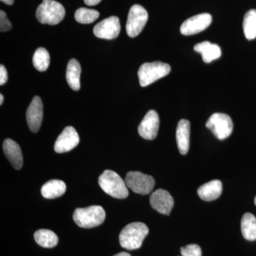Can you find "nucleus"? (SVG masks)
Instances as JSON below:
<instances>
[{
	"label": "nucleus",
	"instance_id": "412c9836",
	"mask_svg": "<svg viewBox=\"0 0 256 256\" xmlns=\"http://www.w3.org/2000/svg\"><path fill=\"white\" fill-rule=\"evenodd\" d=\"M242 236L248 240H256V218L250 213H246L242 220Z\"/></svg>",
	"mask_w": 256,
	"mask_h": 256
},
{
	"label": "nucleus",
	"instance_id": "2f4dec72",
	"mask_svg": "<svg viewBox=\"0 0 256 256\" xmlns=\"http://www.w3.org/2000/svg\"><path fill=\"white\" fill-rule=\"evenodd\" d=\"M3 101H4V96L2 94H0V105H2Z\"/></svg>",
	"mask_w": 256,
	"mask_h": 256
},
{
	"label": "nucleus",
	"instance_id": "9b49d317",
	"mask_svg": "<svg viewBox=\"0 0 256 256\" xmlns=\"http://www.w3.org/2000/svg\"><path fill=\"white\" fill-rule=\"evenodd\" d=\"M150 202L153 210L164 215H170L174 205L173 197L169 192L162 188H160L152 194Z\"/></svg>",
	"mask_w": 256,
	"mask_h": 256
},
{
	"label": "nucleus",
	"instance_id": "1a4fd4ad",
	"mask_svg": "<svg viewBox=\"0 0 256 256\" xmlns=\"http://www.w3.org/2000/svg\"><path fill=\"white\" fill-rule=\"evenodd\" d=\"M212 22V15L208 13L195 15L184 22L180 32L185 36L196 34L208 28Z\"/></svg>",
	"mask_w": 256,
	"mask_h": 256
},
{
	"label": "nucleus",
	"instance_id": "0eeeda50",
	"mask_svg": "<svg viewBox=\"0 0 256 256\" xmlns=\"http://www.w3.org/2000/svg\"><path fill=\"white\" fill-rule=\"evenodd\" d=\"M206 126L220 140L228 138L233 132V121L230 116L220 112L212 114L207 120Z\"/></svg>",
	"mask_w": 256,
	"mask_h": 256
},
{
	"label": "nucleus",
	"instance_id": "a211bd4d",
	"mask_svg": "<svg viewBox=\"0 0 256 256\" xmlns=\"http://www.w3.org/2000/svg\"><path fill=\"white\" fill-rule=\"evenodd\" d=\"M195 52L201 54L202 60L205 63H210L213 60H218L222 56V50L218 45L206 41L197 44L194 47Z\"/></svg>",
	"mask_w": 256,
	"mask_h": 256
},
{
	"label": "nucleus",
	"instance_id": "ddd939ff",
	"mask_svg": "<svg viewBox=\"0 0 256 256\" xmlns=\"http://www.w3.org/2000/svg\"><path fill=\"white\" fill-rule=\"evenodd\" d=\"M79 141L80 139L78 134L75 128L68 126L57 138L54 144V150L57 153L67 152L78 146Z\"/></svg>",
	"mask_w": 256,
	"mask_h": 256
},
{
	"label": "nucleus",
	"instance_id": "f257e3e1",
	"mask_svg": "<svg viewBox=\"0 0 256 256\" xmlns=\"http://www.w3.org/2000/svg\"><path fill=\"white\" fill-rule=\"evenodd\" d=\"M149 234V228L142 222H133L128 224L119 235L121 246L127 250H136L142 246L144 239Z\"/></svg>",
	"mask_w": 256,
	"mask_h": 256
},
{
	"label": "nucleus",
	"instance_id": "f03ea898",
	"mask_svg": "<svg viewBox=\"0 0 256 256\" xmlns=\"http://www.w3.org/2000/svg\"><path fill=\"white\" fill-rule=\"evenodd\" d=\"M98 184L100 188L107 194L114 198L122 200L127 198L129 195L126 182L122 180L118 174L112 170L104 171L99 176Z\"/></svg>",
	"mask_w": 256,
	"mask_h": 256
},
{
	"label": "nucleus",
	"instance_id": "6ab92c4d",
	"mask_svg": "<svg viewBox=\"0 0 256 256\" xmlns=\"http://www.w3.org/2000/svg\"><path fill=\"white\" fill-rule=\"evenodd\" d=\"M66 191V185L62 180H53L47 182L42 188V194L45 198H58Z\"/></svg>",
	"mask_w": 256,
	"mask_h": 256
},
{
	"label": "nucleus",
	"instance_id": "c756f323",
	"mask_svg": "<svg viewBox=\"0 0 256 256\" xmlns=\"http://www.w3.org/2000/svg\"><path fill=\"white\" fill-rule=\"evenodd\" d=\"M1 2H4V4H8V5H12L14 4V0H1Z\"/></svg>",
	"mask_w": 256,
	"mask_h": 256
},
{
	"label": "nucleus",
	"instance_id": "c85d7f7f",
	"mask_svg": "<svg viewBox=\"0 0 256 256\" xmlns=\"http://www.w3.org/2000/svg\"><path fill=\"white\" fill-rule=\"evenodd\" d=\"M102 0H84V2L88 6H95L100 2Z\"/></svg>",
	"mask_w": 256,
	"mask_h": 256
},
{
	"label": "nucleus",
	"instance_id": "5701e85b",
	"mask_svg": "<svg viewBox=\"0 0 256 256\" xmlns=\"http://www.w3.org/2000/svg\"><path fill=\"white\" fill-rule=\"evenodd\" d=\"M244 34L248 40L256 38V10L248 11L242 22Z\"/></svg>",
	"mask_w": 256,
	"mask_h": 256
},
{
	"label": "nucleus",
	"instance_id": "4468645a",
	"mask_svg": "<svg viewBox=\"0 0 256 256\" xmlns=\"http://www.w3.org/2000/svg\"><path fill=\"white\" fill-rule=\"evenodd\" d=\"M43 104L38 96H35L26 111V120L30 130L37 132L41 128L43 120Z\"/></svg>",
	"mask_w": 256,
	"mask_h": 256
},
{
	"label": "nucleus",
	"instance_id": "4be33fe9",
	"mask_svg": "<svg viewBox=\"0 0 256 256\" xmlns=\"http://www.w3.org/2000/svg\"><path fill=\"white\" fill-rule=\"evenodd\" d=\"M34 236L36 244L43 248H50L58 244V238L56 234L48 229H40L37 230Z\"/></svg>",
	"mask_w": 256,
	"mask_h": 256
},
{
	"label": "nucleus",
	"instance_id": "cd10ccee",
	"mask_svg": "<svg viewBox=\"0 0 256 256\" xmlns=\"http://www.w3.org/2000/svg\"><path fill=\"white\" fill-rule=\"evenodd\" d=\"M8 70H6L4 66H3L2 64V65L0 66V85H4V84L8 82Z\"/></svg>",
	"mask_w": 256,
	"mask_h": 256
},
{
	"label": "nucleus",
	"instance_id": "473e14b6",
	"mask_svg": "<svg viewBox=\"0 0 256 256\" xmlns=\"http://www.w3.org/2000/svg\"><path fill=\"white\" fill-rule=\"evenodd\" d=\"M254 202H255V204L256 206V196L255 197V200H254Z\"/></svg>",
	"mask_w": 256,
	"mask_h": 256
},
{
	"label": "nucleus",
	"instance_id": "aec40b11",
	"mask_svg": "<svg viewBox=\"0 0 256 256\" xmlns=\"http://www.w3.org/2000/svg\"><path fill=\"white\" fill-rule=\"evenodd\" d=\"M82 73V68L78 60L73 58L69 60L66 69V80L69 86L74 90H80V76Z\"/></svg>",
	"mask_w": 256,
	"mask_h": 256
},
{
	"label": "nucleus",
	"instance_id": "423d86ee",
	"mask_svg": "<svg viewBox=\"0 0 256 256\" xmlns=\"http://www.w3.org/2000/svg\"><path fill=\"white\" fill-rule=\"evenodd\" d=\"M124 182L128 188H130L134 193L142 195L150 193L156 184V180L150 175L143 174L137 171L128 172Z\"/></svg>",
	"mask_w": 256,
	"mask_h": 256
},
{
	"label": "nucleus",
	"instance_id": "f3484780",
	"mask_svg": "<svg viewBox=\"0 0 256 256\" xmlns=\"http://www.w3.org/2000/svg\"><path fill=\"white\" fill-rule=\"evenodd\" d=\"M223 186L220 180H212L200 186L197 190L198 196L204 201L212 202L222 195Z\"/></svg>",
	"mask_w": 256,
	"mask_h": 256
},
{
	"label": "nucleus",
	"instance_id": "39448f33",
	"mask_svg": "<svg viewBox=\"0 0 256 256\" xmlns=\"http://www.w3.org/2000/svg\"><path fill=\"white\" fill-rule=\"evenodd\" d=\"M171 72L169 64L161 62L142 64L138 70L140 84L141 86L146 87L159 79L166 76Z\"/></svg>",
	"mask_w": 256,
	"mask_h": 256
},
{
	"label": "nucleus",
	"instance_id": "2eb2a0df",
	"mask_svg": "<svg viewBox=\"0 0 256 256\" xmlns=\"http://www.w3.org/2000/svg\"><path fill=\"white\" fill-rule=\"evenodd\" d=\"M3 151L13 168L20 170L22 168L23 156L20 146L11 139H6L3 142Z\"/></svg>",
	"mask_w": 256,
	"mask_h": 256
},
{
	"label": "nucleus",
	"instance_id": "20e7f679",
	"mask_svg": "<svg viewBox=\"0 0 256 256\" xmlns=\"http://www.w3.org/2000/svg\"><path fill=\"white\" fill-rule=\"evenodd\" d=\"M65 15L63 5L54 0H43L36 12L37 20L43 24H58Z\"/></svg>",
	"mask_w": 256,
	"mask_h": 256
},
{
	"label": "nucleus",
	"instance_id": "6e6552de",
	"mask_svg": "<svg viewBox=\"0 0 256 256\" xmlns=\"http://www.w3.org/2000/svg\"><path fill=\"white\" fill-rule=\"evenodd\" d=\"M148 20V13L143 6L133 5L128 14L126 32L128 36L134 38L142 32Z\"/></svg>",
	"mask_w": 256,
	"mask_h": 256
},
{
	"label": "nucleus",
	"instance_id": "f8f14e48",
	"mask_svg": "<svg viewBox=\"0 0 256 256\" xmlns=\"http://www.w3.org/2000/svg\"><path fill=\"white\" fill-rule=\"evenodd\" d=\"M160 127V118L156 110L148 112L138 126V133L144 139L152 140L156 139Z\"/></svg>",
	"mask_w": 256,
	"mask_h": 256
},
{
	"label": "nucleus",
	"instance_id": "7ed1b4c3",
	"mask_svg": "<svg viewBox=\"0 0 256 256\" xmlns=\"http://www.w3.org/2000/svg\"><path fill=\"white\" fill-rule=\"evenodd\" d=\"M106 212L100 206H90L76 208L74 213V220L80 228H92L98 226L106 220Z\"/></svg>",
	"mask_w": 256,
	"mask_h": 256
},
{
	"label": "nucleus",
	"instance_id": "a878e982",
	"mask_svg": "<svg viewBox=\"0 0 256 256\" xmlns=\"http://www.w3.org/2000/svg\"><path fill=\"white\" fill-rule=\"evenodd\" d=\"M182 256H202L201 248L196 244H190L181 248Z\"/></svg>",
	"mask_w": 256,
	"mask_h": 256
},
{
	"label": "nucleus",
	"instance_id": "393cba45",
	"mask_svg": "<svg viewBox=\"0 0 256 256\" xmlns=\"http://www.w3.org/2000/svg\"><path fill=\"white\" fill-rule=\"evenodd\" d=\"M100 16V13L97 10L87 9V8H79L75 13V18L78 23L92 24L95 22Z\"/></svg>",
	"mask_w": 256,
	"mask_h": 256
},
{
	"label": "nucleus",
	"instance_id": "9d476101",
	"mask_svg": "<svg viewBox=\"0 0 256 256\" xmlns=\"http://www.w3.org/2000/svg\"><path fill=\"white\" fill-rule=\"evenodd\" d=\"M120 28L118 18L112 16L97 24L94 26V33L98 38L114 40L118 36Z\"/></svg>",
	"mask_w": 256,
	"mask_h": 256
},
{
	"label": "nucleus",
	"instance_id": "7c9ffc66",
	"mask_svg": "<svg viewBox=\"0 0 256 256\" xmlns=\"http://www.w3.org/2000/svg\"><path fill=\"white\" fill-rule=\"evenodd\" d=\"M114 256H131L130 254H128V252H121L118 254H116Z\"/></svg>",
	"mask_w": 256,
	"mask_h": 256
},
{
	"label": "nucleus",
	"instance_id": "b1692460",
	"mask_svg": "<svg viewBox=\"0 0 256 256\" xmlns=\"http://www.w3.org/2000/svg\"><path fill=\"white\" fill-rule=\"evenodd\" d=\"M50 64V55L43 47L37 48L33 56V65L38 72H45Z\"/></svg>",
	"mask_w": 256,
	"mask_h": 256
},
{
	"label": "nucleus",
	"instance_id": "dca6fc26",
	"mask_svg": "<svg viewBox=\"0 0 256 256\" xmlns=\"http://www.w3.org/2000/svg\"><path fill=\"white\" fill-rule=\"evenodd\" d=\"M176 140L180 152L184 156L188 154L190 144V122L188 120L182 119L178 122Z\"/></svg>",
	"mask_w": 256,
	"mask_h": 256
},
{
	"label": "nucleus",
	"instance_id": "bb28decb",
	"mask_svg": "<svg viewBox=\"0 0 256 256\" xmlns=\"http://www.w3.org/2000/svg\"><path fill=\"white\" fill-rule=\"evenodd\" d=\"M12 28V24L6 16V13L1 10L0 11V31L5 32L10 31Z\"/></svg>",
	"mask_w": 256,
	"mask_h": 256
}]
</instances>
